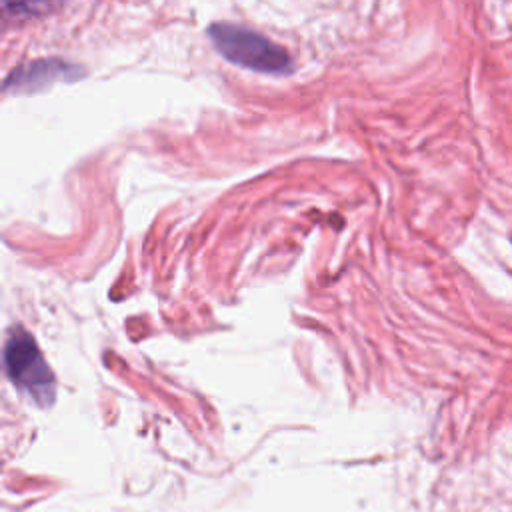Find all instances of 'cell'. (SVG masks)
I'll list each match as a JSON object with an SVG mask.
<instances>
[{
	"mask_svg": "<svg viewBox=\"0 0 512 512\" xmlns=\"http://www.w3.org/2000/svg\"><path fill=\"white\" fill-rule=\"evenodd\" d=\"M80 66L66 62L62 58H40L26 62L18 68H14L6 80L4 88L8 92H18V94H32L50 88L56 82H72L80 76Z\"/></svg>",
	"mask_w": 512,
	"mask_h": 512,
	"instance_id": "3",
	"label": "cell"
},
{
	"mask_svg": "<svg viewBox=\"0 0 512 512\" xmlns=\"http://www.w3.org/2000/svg\"><path fill=\"white\" fill-rule=\"evenodd\" d=\"M208 36L214 48L236 66L262 74H286L292 68L290 54L252 28L216 22L208 28Z\"/></svg>",
	"mask_w": 512,
	"mask_h": 512,
	"instance_id": "1",
	"label": "cell"
},
{
	"mask_svg": "<svg viewBox=\"0 0 512 512\" xmlns=\"http://www.w3.org/2000/svg\"><path fill=\"white\" fill-rule=\"evenodd\" d=\"M62 0H2L4 14L14 20H24V18H34L40 16L54 6H58Z\"/></svg>",
	"mask_w": 512,
	"mask_h": 512,
	"instance_id": "4",
	"label": "cell"
},
{
	"mask_svg": "<svg viewBox=\"0 0 512 512\" xmlns=\"http://www.w3.org/2000/svg\"><path fill=\"white\" fill-rule=\"evenodd\" d=\"M6 368L10 378L26 388L36 398H48V388H52V374L42 360V354L34 340L18 330L6 342Z\"/></svg>",
	"mask_w": 512,
	"mask_h": 512,
	"instance_id": "2",
	"label": "cell"
}]
</instances>
